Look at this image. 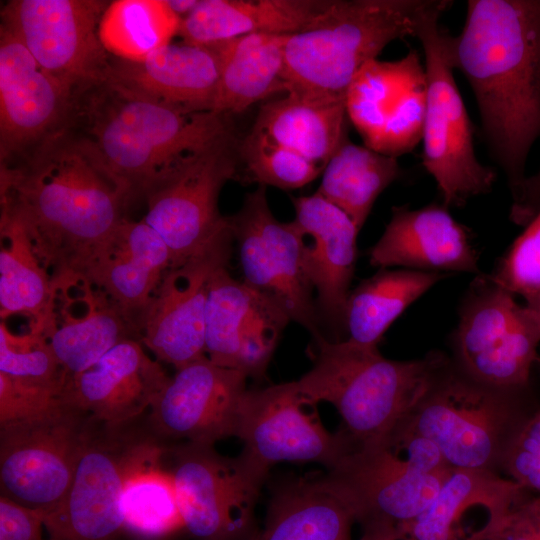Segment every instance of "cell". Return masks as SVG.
I'll return each instance as SVG.
<instances>
[{
	"instance_id": "cell-4",
	"label": "cell",
	"mask_w": 540,
	"mask_h": 540,
	"mask_svg": "<svg viewBox=\"0 0 540 540\" xmlns=\"http://www.w3.org/2000/svg\"><path fill=\"white\" fill-rule=\"evenodd\" d=\"M449 0H330L285 45L286 95L314 103L345 102L360 70L392 41L416 37Z\"/></svg>"
},
{
	"instance_id": "cell-12",
	"label": "cell",
	"mask_w": 540,
	"mask_h": 540,
	"mask_svg": "<svg viewBox=\"0 0 540 540\" xmlns=\"http://www.w3.org/2000/svg\"><path fill=\"white\" fill-rule=\"evenodd\" d=\"M185 442L172 452L171 472L185 529L199 540H249L267 471L243 453Z\"/></svg>"
},
{
	"instance_id": "cell-49",
	"label": "cell",
	"mask_w": 540,
	"mask_h": 540,
	"mask_svg": "<svg viewBox=\"0 0 540 540\" xmlns=\"http://www.w3.org/2000/svg\"><path fill=\"white\" fill-rule=\"evenodd\" d=\"M258 535H259V533H257L255 536H253V537H252L251 539H249V540H258Z\"/></svg>"
},
{
	"instance_id": "cell-3",
	"label": "cell",
	"mask_w": 540,
	"mask_h": 540,
	"mask_svg": "<svg viewBox=\"0 0 540 540\" xmlns=\"http://www.w3.org/2000/svg\"><path fill=\"white\" fill-rule=\"evenodd\" d=\"M63 127L132 202L145 197L179 161L203 150L233 125L229 116L185 112L107 76L73 92Z\"/></svg>"
},
{
	"instance_id": "cell-2",
	"label": "cell",
	"mask_w": 540,
	"mask_h": 540,
	"mask_svg": "<svg viewBox=\"0 0 540 540\" xmlns=\"http://www.w3.org/2000/svg\"><path fill=\"white\" fill-rule=\"evenodd\" d=\"M452 53L515 200L540 135V0H469Z\"/></svg>"
},
{
	"instance_id": "cell-16",
	"label": "cell",
	"mask_w": 540,
	"mask_h": 540,
	"mask_svg": "<svg viewBox=\"0 0 540 540\" xmlns=\"http://www.w3.org/2000/svg\"><path fill=\"white\" fill-rule=\"evenodd\" d=\"M94 424V423H93ZM91 427L63 501L45 515L47 540H116L125 531L121 498L126 478L150 442Z\"/></svg>"
},
{
	"instance_id": "cell-5",
	"label": "cell",
	"mask_w": 540,
	"mask_h": 540,
	"mask_svg": "<svg viewBox=\"0 0 540 540\" xmlns=\"http://www.w3.org/2000/svg\"><path fill=\"white\" fill-rule=\"evenodd\" d=\"M313 339V366L293 381L294 387L306 404H332L355 445L386 439L449 361L441 353L398 361L382 356L377 346L330 341L323 335Z\"/></svg>"
},
{
	"instance_id": "cell-28",
	"label": "cell",
	"mask_w": 540,
	"mask_h": 540,
	"mask_svg": "<svg viewBox=\"0 0 540 540\" xmlns=\"http://www.w3.org/2000/svg\"><path fill=\"white\" fill-rule=\"evenodd\" d=\"M288 36L248 34L213 44L220 64L214 113L230 116L274 94L287 93Z\"/></svg>"
},
{
	"instance_id": "cell-27",
	"label": "cell",
	"mask_w": 540,
	"mask_h": 540,
	"mask_svg": "<svg viewBox=\"0 0 540 540\" xmlns=\"http://www.w3.org/2000/svg\"><path fill=\"white\" fill-rule=\"evenodd\" d=\"M330 0H200L183 18V41L209 45L248 34L292 35L304 30Z\"/></svg>"
},
{
	"instance_id": "cell-40",
	"label": "cell",
	"mask_w": 540,
	"mask_h": 540,
	"mask_svg": "<svg viewBox=\"0 0 540 540\" xmlns=\"http://www.w3.org/2000/svg\"><path fill=\"white\" fill-rule=\"evenodd\" d=\"M490 279L529 302L540 295V211L527 224Z\"/></svg>"
},
{
	"instance_id": "cell-42",
	"label": "cell",
	"mask_w": 540,
	"mask_h": 540,
	"mask_svg": "<svg viewBox=\"0 0 540 540\" xmlns=\"http://www.w3.org/2000/svg\"><path fill=\"white\" fill-rule=\"evenodd\" d=\"M63 391L0 372V425L32 419L51 411L63 403Z\"/></svg>"
},
{
	"instance_id": "cell-35",
	"label": "cell",
	"mask_w": 540,
	"mask_h": 540,
	"mask_svg": "<svg viewBox=\"0 0 540 540\" xmlns=\"http://www.w3.org/2000/svg\"><path fill=\"white\" fill-rule=\"evenodd\" d=\"M0 318L16 314L38 327L51 294V276L38 259L23 226L0 214Z\"/></svg>"
},
{
	"instance_id": "cell-15",
	"label": "cell",
	"mask_w": 540,
	"mask_h": 540,
	"mask_svg": "<svg viewBox=\"0 0 540 540\" xmlns=\"http://www.w3.org/2000/svg\"><path fill=\"white\" fill-rule=\"evenodd\" d=\"M233 241L228 222L201 249L164 274L137 327L139 341L157 360L178 370L206 357L210 286L215 274L229 265Z\"/></svg>"
},
{
	"instance_id": "cell-7",
	"label": "cell",
	"mask_w": 540,
	"mask_h": 540,
	"mask_svg": "<svg viewBox=\"0 0 540 540\" xmlns=\"http://www.w3.org/2000/svg\"><path fill=\"white\" fill-rule=\"evenodd\" d=\"M516 393L482 384L448 361L396 429L431 441L453 469L496 471L523 417Z\"/></svg>"
},
{
	"instance_id": "cell-8",
	"label": "cell",
	"mask_w": 540,
	"mask_h": 540,
	"mask_svg": "<svg viewBox=\"0 0 540 540\" xmlns=\"http://www.w3.org/2000/svg\"><path fill=\"white\" fill-rule=\"evenodd\" d=\"M441 15L428 18L416 35L426 73L422 162L443 205L459 207L489 192L496 174L476 157L472 125L453 74V36L440 26Z\"/></svg>"
},
{
	"instance_id": "cell-36",
	"label": "cell",
	"mask_w": 540,
	"mask_h": 540,
	"mask_svg": "<svg viewBox=\"0 0 540 540\" xmlns=\"http://www.w3.org/2000/svg\"><path fill=\"white\" fill-rule=\"evenodd\" d=\"M180 23L166 0H117L103 13L99 36L110 55L139 61L169 44Z\"/></svg>"
},
{
	"instance_id": "cell-43",
	"label": "cell",
	"mask_w": 540,
	"mask_h": 540,
	"mask_svg": "<svg viewBox=\"0 0 540 540\" xmlns=\"http://www.w3.org/2000/svg\"><path fill=\"white\" fill-rule=\"evenodd\" d=\"M464 540H540V496L525 497L506 512L488 517Z\"/></svg>"
},
{
	"instance_id": "cell-1",
	"label": "cell",
	"mask_w": 540,
	"mask_h": 540,
	"mask_svg": "<svg viewBox=\"0 0 540 540\" xmlns=\"http://www.w3.org/2000/svg\"><path fill=\"white\" fill-rule=\"evenodd\" d=\"M1 214L20 222L50 276L85 273L131 204L95 156L62 127L1 163Z\"/></svg>"
},
{
	"instance_id": "cell-47",
	"label": "cell",
	"mask_w": 540,
	"mask_h": 540,
	"mask_svg": "<svg viewBox=\"0 0 540 540\" xmlns=\"http://www.w3.org/2000/svg\"><path fill=\"white\" fill-rule=\"evenodd\" d=\"M166 2L173 13L182 20L195 10L200 0H166Z\"/></svg>"
},
{
	"instance_id": "cell-38",
	"label": "cell",
	"mask_w": 540,
	"mask_h": 540,
	"mask_svg": "<svg viewBox=\"0 0 540 540\" xmlns=\"http://www.w3.org/2000/svg\"><path fill=\"white\" fill-rule=\"evenodd\" d=\"M239 158L245 180L282 190L301 188L323 172L302 155L252 129L239 142Z\"/></svg>"
},
{
	"instance_id": "cell-26",
	"label": "cell",
	"mask_w": 540,
	"mask_h": 540,
	"mask_svg": "<svg viewBox=\"0 0 540 540\" xmlns=\"http://www.w3.org/2000/svg\"><path fill=\"white\" fill-rule=\"evenodd\" d=\"M220 75L213 44L162 46L139 61L115 58L108 76L127 88L185 112H213Z\"/></svg>"
},
{
	"instance_id": "cell-37",
	"label": "cell",
	"mask_w": 540,
	"mask_h": 540,
	"mask_svg": "<svg viewBox=\"0 0 540 540\" xmlns=\"http://www.w3.org/2000/svg\"><path fill=\"white\" fill-rule=\"evenodd\" d=\"M267 302L243 281L233 278L228 266L221 268L211 282L206 306V357L216 365L236 370L242 336Z\"/></svg>"
},
{
	"instance_id": "cell-20",
	"label": "cell",
	"mask_w": 540,
	"mask_h": 540,
	"mask_svg": "<svg viewBox=\"0 0 540 540\" xmlns=\"http://www.w3.org/2000/svg\"><path fill=\"white\" fill-rule=\"evenodd\" d=\"M247 376L207 357L176 371L150 409V420L162 436L214 445L238 437Z\"/></svg>"
},
{
	"instance_id": "cell-21",
	"label": "cell",
	"mask_w": 540,
	"mask_h": 540,
	"mask_svg": "<svg viewBox=\"0 0 540 540\" xmlns=\"http://www.w3.org/2000/svg\"><path fill=\"white\" fill-rule=\"evenodd\" d=\"M72 92L49 74L5 26L0 29V160L25 154L58 131Z\"/></svg>"
},
{
	"instance_id": "cell-45",
	"label": "cell",
	"mask_w": 540,
	"mask_h": 540,
	"mask_svg": "<svg viewBox=\"0 0 540 540\" xmlns=\"http://www.w3.org/2000/svg\"><path fill=\"white\" fill-rule=\"evenodd\" d=\"M540 211V169L527 177L518 197L511 206V219L519 225H527Z\"/></svg>"
},
{
	"instance_id": "cell-39",
	"label": "cell",
	"mask_w": 540,
	"mask_h": 540,
	"mask_svg": "<svg viewBox=\"0 0 540 540\" xmlns=\"http://www.w3.org/2000/svg\"><path fill=\"white\" fill-rule=\"evenodd\" d=\"M0 372L10 377L64 389L68 376L42 333L17 334L0 323Z\"/></svg>"
},
{
	"instance_id": "cell-46",
	"label": "cell",
	"mask_w": 540,
	"mask_h": 540,
	"mask_svg": "<svg viewBox=\"0 0 540 540\" xmlns=\"http://www.w3.org/2000/svg\"><path fill=\"white\" fill-rule=\"evenodd\" d=\"M362 526L360 540H401L395 526L385 523H367Z\"/></svg>"
},
{
	"instance_id": "cell-19",
	"label": "cell",
	"mask_w": 540,
	"mask_h": 540,
	"mask_svg": "<svg viewBox=\"0 0 540 540\" xmlns=\"http://www.w3.org/2000/svg\"><path fill=\"white\" fill-rule=\"evenodd\" d=\"M42 333L68 377L81 373L114 346L137 335L112 299L90 278L65 270L51 275Z\"/></svg>"
},
{
	"instance_id": "cell-31",
	"label": "cell",
	"mask_w": 540,
	"mask_h": 540,
	"mask_svg": "<svg viewBox=\"0 0 540 540\" xmlns=\"http://www.w3.org/2000/svg\"><path fill=\"white\" fill-rule=\"evenodd\" d=\"M346 117L345 102L314 103L286 95L262 105L252 130L323 171L346 139Z\"/></svg>"
},
{
	"instance_id": "cell-24",
	"label": "cell",
	"mask_w": 540,
	"mask_h": 540,
	"mask_svg": "<svg viewBox=\"0 0 540 540\" xmlns=\"http://www.w3.org/2000/svg\"><path fill=\"white\" fill-rule=\"evenodd\" d=\"M372 266L478 273L470 231L444 205L394 207L389 223L369 251ZM443 274V273H442Z\"/></svg>"
},
{
	"instance_id": "cell-6",
	"label": "cell",
	"mask_w": 540,
	"mask_h": 540,
	"mask_svg": "<svg viewBox=\"0 0 540 540\" xmlns=\"http://www.w3.org/2000/svg\"><path fill=\"white\" fill-rule=\"evenodd\" d=\"M452 470L431 441L395 429L382 441L352 444L325 477L355 522L400 527L427 508Z\"/></svg>"
},
{
	"instance_id": "cell-30",
	"label": "cell",
	"mask_w": 540,
	"mask_h": 540,
	"mask_svg": "<svg viewBox=\"0 0 540 540\" xmlns=\"http://www.w3.org/2000/svg\"><path fill=\"white\" fill-rule=\"evenodd\" d=\"M354 523L325 475L302 477L276 489L258 540H351Z\"/></svg>"
},
{
	"instance_id": "cell-32",
	"label": "cell",
	"mask_w": 540,
	"mask_h": 540,
	"mask_svg": "<svg viewBox=\"0 0 540 540\" xmlns=\"http://www.w3.org/2000/svg\"><path fill=\"white\" fill-rule=\"evenodd\" d=\"M445 274L411 269H381L350 291L345 330L349 340L377 346L390 325L407 307Z\"/></svg>"
},
{
	"instance_id": "cell-34",
	"label": "cell",
	"mask_w": 540,
	"mask_h": 540,
	"mask_svg": "<svg viewBox=\"0 0 540 540\" xmlns=\"http://www.w3.org/2000/svg\"><path fill=\"white\" fill-rule=\"evenodd\" d=\"M163 451L150 443L130 470L122 493L125 531L156 540L185 529L169 469L160 465Z\"/></svg>"
},
{
	"instance_id": "cell-29",
	"label": "cell",
	"mask_w": 540,
	"mask_h": 540,
	"mask_svg": "<svg viewBox=\"0 0 540 540\" xmlns=\"http://www.w3.org/2000/svg\"><path fill=\"white\" fill-rule=\"evenodd\" d=\"M525 490L496 471L453 469L427 508L396 527L402 540H456L463 516L475 507L500 515L523 498Z\"/></svg>"
},
{
	"instance_id": "cell-44",
	"label": "cell",
	"mask_w": 540,
	"mask_h": 540,
	"mask_svg": "<svg viewBox=\"0 0 540 540\" xmlns=\"http://www.w3.org/2000/svg\"><path fill=\"white\" fill-rule=\"evenodd\" d=\"M45 515L0 496V540H44Z\"/></svg>"
},
{
	"instance_id": "cell-25",
	"label": "cell",
	"mask_w": 540,
	"mask_h": 540,
	"mask_svg": "<svg viewBox=\"0 0 540 540\" xmlns=\"http://www.w3.org/2000/svg\"><path fill=\"white\" fill-rule=\"evenodd\" d=\"M171 265V253L162 237L143 219L126 218L84 274L119 307L138 338L139 320Z\"/></svg>"
},
{
	"instance_id": "cell-9",
	"label": "cell",
	"mask_w": 540,
	"mask_h": 540,
	"mask_svg": "<svg viewBox=\"0 0 540 540\" xmlns=\"http://www.w3.org/2000/svg\"><path fill=\"white\" fill-rule=\"evenodd\" d=\"M540 321L532 307L489 276L476 278L460 309L454 335L456 366L487 386L518 392L538 359Z\"/></svg>"
},
{
	"instance_id": "cell-33",
	"label": "cell",
	"mask_w": 540,
	"mask_h": 540,
	"mask_svg": "<svg viewBox=\"0 0 540 540\" xmlns=\"http://www.w3.org/2000/svg\"><path fill=\"white\" fill-rule=\"evenodd\" d=\"M400 174L397 157L346 138L326 164L316 192L346 213L360 230L378 196Z\"/></svg>"
},
{
	"instance_id": "cell-11",
	"label": "cell",
	"mask_w": 540,
	"mask_h": 540,
	"mask_svg": "<svg viewBox=\"0 0 540 540\" xmlns=\"http://www.w3.org/2000/svg\"><path fill=\"white\" fill-rule=\"evenodd\" d=\"M92 425L64 401L41 416L0 425L1 496L46 514L57 508Z\"/></svg>"
},
{
	"instance_id": "cell-13",
	"label": "cell",
	"mask_w": 540,
	"mask_h": 540,
	"mask_svg": "<svg viewBox=\"0 0 540 540\" xmlns=\"http://www.w3.org/2000/svg\"><path fill=\"white\" fill-rule=\"evenodd\" d=\"M238 245L243 282L305 327L313 338L321 334V319L313 299V286L303 263L302 241L292 221L273 215L266 186L248 193L240 210L228 216Z\"/></svg>"
},
{
	"instance_id": "cell-17",
	"label": "cell",
	"mask_w": 540,
	"mask_h": 540,
	"mask_svg": "<svg viewBox=\"0 0 540 540\" xmlns=\"http://www.w3.org/2000/svg\"><path fill=\"white\" fill-rule=\"evenodd\" d=\"M425 104V66L416 51L396 61L369 62L345 98L347 117L364 145L393 157L421 140Z\"/></svg>"
},
{
	"instance_id": "cell-18",
	"label": "cell",
	"mask_w": 540,
	"mask_h": 540,
	"mask_svg": "<svg viewBox=\"0 0 540 540\" xmlns=\"http://www.w3.org/2000/svg\"><path fill=\"white\" fill-rule=\"evenodd\" d=\"M308 407L293 381L247 390L237 437L244 443L241 453L267 472L281 461L332 468L352 442L344 429L330 433Z\"/></svg>"
},
{
	"instance_id": "cell-10",
	"label": "cell",
	"mask_w": 540,
	"mask_h": 540,
	"mask_svg": "<svg viewBox=\"0 0 540 540\" xmlns=\"http://www.w3.org/2000/svg\"><path fill=\"white\" fill-rule=\"evenodd\" d=\"M239 142L231 128L186 156L144 197L143 220L167 244L172 265L188 258L228 225L218 209L223 186L239 179ZM171 265V266H172Z\"/></svg>"
},
{
	"instance_id": "cell-14",
	"label": "cell",
	"mask_w": 540,
	"mask_h": 540,
	"mask_svg": "<svg viewBox=\"0 0 540 540\" xmlns=\"http://www.w3.org/2000/svg\"><path fill=\"white\" fill-rule=\"evenodd\" d=\"M109 2L12 0L1 12L35 60L70 92L106 78L112 58L99 36Z\"/></svg>"
},
{
	"instance_id": "cell-48",
	"label": "cell",
	"mask_w": 540,
	"mask_h": 540,
	"mask_svg": "<svg viewBox=\"0 0 540 540\" xmlns=\"http://www.w3.org/2000/svg\"><path fill=\"white\" fill-rule=\"evenodd\" d=\"M526 304L534 309L540 321V295H538L533 300L526 302Z\"/></svg>"
},
{
	"instance_id": "cell-41",
	"label": "cell",
	"mask_w": 540,
	"mask_h": 540,
	"mask_svg": "<svg viewBox=\"0 0 540 540\" xmlns=\"http://www.w3.org/2000/svg\"><path fill=\"white\" fill-rule=\"evenodd\" d=\"M499 469L525 491L540 496V409L519 420L506 443Z\"/></svg>"
},
{
	"instance_id": "cell-23",
	"label": "cell",
	"mask_w": 540,
	"mask_h": 540,
	"mask_svg": "<svg viewBox=\"0 0 540 540\" xmlns=\"http://www.w3.org/2000/svg\"><path fill=\"white\" fill-rule=\"evenodd\" d=\"M292 203V222L301 237L303 263L317 293L320 319L345 329L360 230L346 213L317 192L292 198Z\"/></svg>"
},
{
	"instance_id": "cell-22",
	"label": "cell",
	"mask_w": 540,
	"mask_h": 540,
	"mask_svg": "<svg viewBox=\"0 0 540 540\" xmlns=\"http://www.w3.org/2000/svg\"><path fill=\"white\" fill-rule=\"evenodd\" d=\"M144 347L137 339L117 344L91 367L68 378L63 401L110 428L150 411L171 377Z\"/></svg>"
}]
</instances>
